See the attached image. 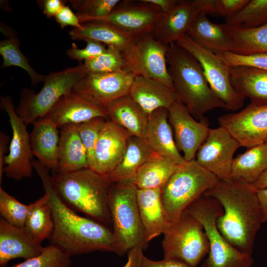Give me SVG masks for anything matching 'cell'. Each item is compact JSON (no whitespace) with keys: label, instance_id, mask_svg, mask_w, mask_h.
Returning <instances> with one entry per match:
<instances>
[{"label":"cell","instance_id":"6da1fadb","mask_svg":"<svg viewBox=\"0 0 267 267\" xmlns=\"http://www.w3.org/2000/svg\"><path fill=\"white\" fill-rule=\"evenodd\" d=\"M32 164L45 192L49 194L51 205L53 227L48 239L50 244L70 257L96 251L118 254L113 232L102 223L76 214L54 190L49 170L38 160L33 161Z\"/></svg>","mask_w":267,"mask_h":267},{"label":"cell","instance_id":"7a4b0ae2","mask_svg":"<svg viewBox=\"0 0 267 267\" xmlns=\"http://www.w3.org/2000/svg\"><path fill=\"white\" fill-rule=\"evenodd\" d=\"M203 195L215 198L222 207L223 213L217 221L222 236L235 248L252 256L256 237L264 223L252 184L219 180Z\"/></svg>","mask_w":267,"mask_h":267},{"label":"cell","instance_id":"3957f363","mask_svg":"<svg viewBox=\"0 0 267 267\" xmlns=\"http://www.w3.org/2000/svg\"><path fill=\"white\" fill-rule=\"evenodd\" d=\"M168 70L178 100L196 120L216 108L227 110L211 89L197 59L176 43L169 45Z\"/></svg>","mask_w":267,"mask_h":267},{"label":"cell","instance_id":"277c9868","mask_svg":"<svg viewBox=\"0 0 267 267\" xmlns=\"http://www.w3.org/2000/svg\"><path fill=\"white\" fill-rule=\"evenodd\" d=\"M52 187L70 208L93 218L98 222L112 223L108 199L111 183L106 176L89 168L50 176Z\"/></svg>","mask_w":267,"mask_h":267},{"label":"cell","instance_id":"5b68a950","mask_svg":"<svg viewBox=\"0 0 267 267\" xmlns=\"http://www.w3.org/2000/svg\"><path fill=\"white\" fill-rule=\"evenodd\" d=\"M137 189L132 180L113 183L110 187L108 207L120 255L136 247L145 249L148 243L139 213Z\"/></svg>","mask_w":267,"mask_h":267},{"label":"cell","instance_id":"8992f818","mask_svg":"<svg viewBox=\"0 0 267 267\" xmlns=\"http://www.w3.org/2000/svg\"><path fill=\"white\" fill-rule=\"evenodd\" d=\"M202 225L209 243L208 256L201 267H251L252 255L232 246L222 236L217 221L223 213L222 206L215 198L202 195L185 210Z\"/></svg>","mask_w":267,"mask_h":267},{"label":"cell","instance_id":"52a82bcc","mask_svg":"<svg viewBox=\"0 0 267 267\" xmlns=\"http://www.w3.org/2000/svg\"><path fill=\"white\" fill-rule=\"evenodd\" d=\"M220 179L195 159L179 165L161 189V200L170 223L175 222L194 201Z\"/></svg>","mask_w":267,"mask_h":267},{"label":"cell","instance_id":"ba28073f","mask_svg":"<svg viewBox=\"0 0 267 267\" xmlns=\"http://www.w3.org/2000/svg\"><path fill=\"white\" fill-rule=\"evenodd\" d=\"M87 71L84 63L51 73L45 77L42 89L36 93L26 89L21 93L16 112L27 125L43 118L64 95L72 91Z\"/></svg>","mask_w":267,"mask_h":267},{"label":"cell","instance_id":"9c48e42d","mask_svg":"<svg viewBox=\"0 0 267 267\" xmlns=\"http://www.w3.org/2000/svg\"><path fill=\"white\" fill-rule=\"evenodd\" d=\"M164 259L182 262L196 267L209 252V243L201 223L185 210L164 232Z\"/></svg>","mask_w":267,"mask_h":267},{"label":"cell","instance_id":"30bf717a","mask_svg":"<svg viewBox=\"0 0 267 267\" xmlns=\"http://www.w3.org/2000/svg\"><path fill=\"white\" fill-rule=\"evenodd\" d=\"M168 47L155 39L151 33L137 35L122 51L126 70L135 76L160 81L174 89L167 63Z\"/></svg>","mask_w":267,"mask_h":267},{"label":"cell","instance_id":"8fae6325","mask_svg":"<svg viewBox=\"0 0 267 267\" xmlns=\"http://www.w3.org/2000/svg\"><path fill=\"white\" fill-rule=\"evenodd\" d=\"M176 44L199 61L211 89L225 104L227 110L235 111L243 107L245 98L234 89L231 83L230 67L218 54L198 44L187 34Z\"/></svg>","mask_w":267,"mask_h":267},{"label":"cell","instance_id":"7c38bea8","mask_svg":"<svg viewBox=\"0 0 267 267\" xmlns=\"http://www.w3.org/2000/svg\"><path fill=\"white\" fill-rule=\"evenodd\" d=\"M241 147L238 141L223 127L210 129L198 149L195 159L220 180L231 183L234 154Z\"/></svg>","mask_w":267,"mask_h":267},{"label":"cell","instance_id":"4fadbf2b","mask_svg":"<svg viewBox=\"0 0 267 267\" xmlns=\"http://www.w3.org/2000/svg\"><path fill=\"white\" fill-rule=\"evenodd\" d=\"M0 100L8 114L12 130L9 152L4 158L3 173L7 178L16 180L31 178L33 154L27 125L18 116L9 97L2 96Z\"/></svg>","mask_w":267,"mask_h":267},{"label":"cell","instance_id":"5bb4252c","mask_svg":"<svg viewBox=\"0 0 267 267\" xmlns=\"http://www.w3.org/2000/svg\"><path fill=\"white\" fill-rule=\"evenodd\" d=\"M135 77L126 70L108 73L87 72L73 90L105 109L112 102L129 94Z\"/></svg>","mask_w":267,"mask_h":267},{"label":"cell","instance_id":"9a60e30c","mask_svg":"<svg viewBox=\"0 0 267 267\" xmlns=\"http://www.w3.org/2000/svg\"><path fill=\"white\" fill-rule=\"evenodd\" d=\"M218 121L241 147L249 148L264 143L267 138V102L250 103L240 111L220 116Z\"/></svg>","mask_w":267,"mask_h":267},{"label":"cell","instance_id":"2e32d148","mask_svg":"<svg viewBox=\"0 0 267 267\" xmlns=\"http://www.w3.org/2000/svg\"><path fill=\"white\" fill-rule=\"evenodd\" d=\"M168 119L178 149L183 153L186 161L195 159L209 134L210 128L207 121L203 117L198 121L179 100L168 109Z\"/></svg>","mask_w":267,"mask_h":267},{"label":"cell","instance_id":"e0dca14e","mask_svg":"<svg viewBox=\"0 0 267 267\" xmlns=\"http://www.w3.org/2000/svg\"><path fill=\"white\" fill-rule=\"evenodd\" d=\"M163 13L158 6L143 0H123L108 15L88 21L105 22L126 32L140 35L151 33Z\"/></svg>","mask_w":267,"mask_h":267},{"label":"cell","instance_id":"ac0fdd59","mask_svg":"<svg viewBox=\"0 0 267 267\" xmlns=\"http://www.w3.org/2000/svg\"><path fill=\"white\" fill-rule=\"evenodd\" d=\"M131 136L107 120L98 137L90 169L102 176L109 175L120 162Z\"/></svg>","mask_w":267,"mask_h":267},{"label":"cell","instance_id":"d6986e66","mask_svg":"<svg viewBox=\"0 0 267 267\" xmlns=\"http://www.w3.org/2000/svg\"><path fill=\"white\" fill-rule=\"evenodd\" d=\"M42 242L25 227H18L0 219V266L14 259L27 260L40 255L44 250Z\"/></svg>","mask_w":267,"mask_h":267},{"label":"cell","instance_id":"ffe728a7","mask_svg":"<svg viewBox=\"0 0 267 267\" xmlns=\"http://www.w3.org/2000/svg\"><path fill=\"white\" fill-rule=\"evenodd\" d=\"M44 117L60 128L68 125H80L97 117L108 119L105 109L73 90L62 96Z\"/></svg>","mask_w":267,"mask_h":267},{"label":"cell","instance_id":"44dd1931","mask_svg":"<svg viewBox=\"0 0 267 267\" xmlns=\"http://www.w3.org/2000/svg\"><path fill=\"white\" fill-rule=\"evenodd\" d=\"M199 13L194 0H179L170 11L163 13L151 34L165 45L176 43L187 34Z\"/></svg>","mask_w":267,"mask_h":267},{"label":"cell","instance_id":"7402d4cb","mask_svg":"<svg viewBox=\"0 0 267 267\" xmlns=\"http://www.w3.org/2000/svg\"><path fill=\"white\" fill-rule=\"evenodd\" d=\"M144 140L153 152L170 158L178 165L186 162L176 146L168 109H158L149 115Z\"/></svg>","mask_w":267,"mask_h":267},{"label":"cell","instance_id":"603a6c76","mask_svg":"<svg viewBox=\"0 0 267 267\" xmlns=\"http://www.w3.org/2000/svg\"><path fill=\"white\" fill-rule=\"evenodd\" d=\"M129 95L149 115L160 108L169 109L178 100L174 89L163 82L135 76Z\"/></svg>","mask_w":267,"mask_h":267},{"label":"cell","instance_id":"cb8c5ba5","mask_svg":"<svg viewBox=\"0 0 267 267\" xmlns=\"http://www.w3.org/2000/svg\"><path fill=\"white\" fill-rule=\"evenodd\" d=\"M33 124L30 135L33 154L48 170L56 171L59 161L58 128L45 117L37 120Z\"/></svg>","mask_w":267,"mask_h":267},{"label":"cell","instance_id":"d4e9b609","mask_svg":"<svg viewBox=\"0 0 267 267\" xmlns=\"http://www.w3.org/2000/svg\"><path fill=\"white\" fill-rule=\"evenodd\" d=\"M161 189H137L139 213L148 242L163 234L170 224L162 202Z\"/></svg>","mask_w":267,"mask_h":267},{"label":"cell","instance_id":"484cf974","mask_svg":"<svg viewBox=\"0 0 267 267\" xmlns=\"http://www.w3.org/2000/svg\"><path fill=\"white\" fill-rule=\"evenodd\" d=\"M186 34L198 44L217 54L233 52V40L224 24L213 23L205 13L197 15Z\"/></svg>","mask_w":267,"mask_h":267},{"label":"cell","instance_id":"4316f807","mask_svg":"<svg viewBox=\"0 0 267 267\" xmlns=\"http://www.w3.org/2000/svg\"><path fill=\"white\" fill-rule=\"evenodd\" d=\"M105 110L108 120L124 129L131 135L144 139L149 114L129 94L112 102Z\"/></svg>","mask_w":267,"mask_h":267},{"label":"cell","instance_id":"83f0119b","mask_svg":"<svg viewBox=\"0 0 267 267\" xmlns=\"http://www.w3.org/2000/svg\"><path fill=\"white\" fill-rule=\"evenodd\" d=\"M59 161L55 173H68L89 168L86 149L79 134L78 125L61 128Z\"/></svg>","mask_w":267,"mask_h":267},{"label":"cell","instance_id":"f1b7e54d","mask_svg":"<svg viewBox=\"0 0 267 267\" xmlns=\"http://www.w3.org/2000/svg\"><path fill=\"white\" fill-rule=\"evenodd\" d=\"M82 25L81 29L73 28L70 31L72 39L83 41L93 40L122 52L135 41L137 36L102 21H91Z\"/></svg>","mask_w":267,"mask_h":267},{"label":"cell","instance_id":"f546056e","mask_svg":"<svg viewBox=\"0 0 267 267\" xmlns=\"http://www.w3.org/2000/svg\"><path fill=\"white\" fill-rule=\"evenodd\" d=\"M232 86L251 103L267 102V70L246 66L230 67Z\"/></svg>","mask_w":267,"mask_h":267},{"label":"cell","instance_id":"4dcf8cb0","mask_svg":"<svg viewBox=\"0 0 267 267\" xmlns=\"http://www.w3.org/2000/svg\"><path fill=\"white\" fill-rule=\"evenodd\" d=\"M179 165L173 160L153 152L140 167L133 181L137 188H162Z\"/></svg>","mask_w":267,"mask_h":267},{"label":"cell","instance_id":"1f68e13d","mask_svg":"<svg viewBox=\"0 0 267 267\" xmlns=\"http://www.w3.org/2000/svg\"><path fill=\"white\" fill-rule=\"evenodd\" d=\"M267 169V144L247 148L234 158L232 166L233 181L253 184Z\"/></svg>","mask_w":267,"mask_h":267},{"label":"cell","instance_id":"d6a6232c","mask_svg":"<svg viewBox=\"0 0 267 267\" xmlns=\"http://www.w3.org/2000/svg\"><path fill=\"white\" fill-rule=\"evenodd\" d=\"M152 153L144 140L131 135L120 162L109 175L106 176L111 183L133 180L138 169Z\"/></svg>","mask_w":267,"mask_h":267},{"label":"cell","instance_id":"836d02e7","mask_svg":"<svg viewBox=\"0 0 267 267\" xmlns=\"http://www.w3.org/2000/svg\"><path fill=\"white\" fill-rule=\"evenodd\" d=\"M224 24L233 40V52L242 55L267 54V22L251 28Z\"/></svg>","mask_w":267,"mask_h":267},{"label":"cell","instance_id":"e575fe53","mask_svg":"<svg viewBox=\"0 0 267 267\" xmlns=\"http://www.w3.org/2000/svg\"><path fill=\"white\" fill-rule=\"evenodd\" d=\"M24 227L38 240L48 239L53 229L52 208L49 194H44L31 203Z\"/></svg>","mask_w":267,"mask_h":267},{"label":"cell","instance_id":"d590c367","mask_svg":"<svg viewBox=\"0 0 267 267\" xmlns=\"http://www.w3.org/2000/svg\"><path fill=\"white\" fill-rule=\"evenodd\" d=\"M2 31H4V34H7L8 38L0 43V54L3 59L1 67L6 68L13 66L23 69L29 74L33 85L44 82L45 76L37 73L30 66L27 58L19 49L15 36L7 29H2Z\"/></svg>","mask_w":267,"mask_h":267},{"label":"cell","instance_id":"8d00e7d4","mask_svg":"<svg viewBox=\"0 0 267 267\" xmlns=\"http://www.w3.org/2000/svg\"><path fill=\"white\" fill-rule=\"evenodd\" d=\"M226 24L245 28H255L267 22V0H250Z\"/></svg>","mask_w":267,"mask_h":267},{"label":"cell","instance_id":"74e56055","mask_svg":"<svg viewBox=\"0 0 267 267\" xmlns=\"http://www.w3.org/2000/svg\"><path fill=\"white\" fill-rule=\"evenodd\" d=\"M84 65L88 73H108L126 70L122 52L111 46H107L100 55L85 61Z\"/></svg>","mask_w":267,"mask_h":267},{"label":"cell","instance_id":"f35d334b","mask_svg":"<svg viewBox=\"0 0 267 267\" xmlns=\"http://www.w3.org/2000/svg\"><path fill=\"white\" fill-rule=\"evenodd\" d=\"M31 206V203L26 205L20 202L0 187V215L7 222L24 227Z\"/></svg>","mask_w":267,"mask_h":267},{"label":"cell","instance_id":"ab89813d","mask_svg":"<svg viewBox=\"0 0 267 267\" xmlns=\"http://www.w3.org/2000/svg\"><path fill=\"white\" fill-rule=\"evenodd\" d=\"M119 0H70L82 23L90 19L105 16L114 9Z\"/></svg>","mask_w":267,"mask_h":267},{"label":"cell","instance_id":"60d3db41","mask_svg":"<svg viewBox=\"0 0 267 267\" xmlns=\"http://www.w3.org/2000/svg\"><path fill=\"white\" fill-rule=\"evenodd\" d=\"M71 263V257L49 244L36 257L11 267L5 266L0 267H69Z\"/></svg>","mask_w":267,"mask_h":267},{"label":"cell","instance_id":"b9f144b4","mask_svg":"<svg viewBox=\"0 0 267 267\" xmlns=\"http://www.w3.org/2000/svg\"><path fill=\"white\" fill-rule=\"evenodd\" d=\"M106 119L103 117H97L78 125L79 135L87 151L89 169L92 166L98 137Z\"/></svg>","mask_w":267,"mask_h":267},{"label":"cell","instance_id":"7bdbcfd3","mask_svg":"<svg viewBox=\"0 0 267 267\" xmlns=\"http://www.w3.org/2000/svg\"><path fill=\"white\" fill-rule=\"evenodd\" d=\"M218 55L229 67L246 66L267 70V54L266 53L242 55L227 52Z\"/></svg>","mask_w":267,"mask_h":267},{"label":"cell","instance_id":"ee69618b","mask_svg":"<svg viewBox=\"0 0 267 267\" xmlns=\"http://www.w3.org/2000/svg\"><path fill=\"white\" fill-rule=\"evenodd\" d=\"M85 41L87 45L84 48H79L75 43H72L71 47L67 51L68 56L81 63L100 55L107 48L103 44L93 40L87 39Z\"/></svg>","mask_w":267,"mask_h":267},{"label":"cell","instance_id":"f6af8a7d","mask_svg":"<svg viewBox=\"0 0 267 267\" xmlns=\"http://www.w3.org/2000/svg\"><path fill=\"white\" fill-rule=\"evenodd\" d=\"M62 29L71 26L74 28L81 29L82 25L77 14H75L70 7L63 5L54 17Z\"/></svg>","mask_w":267,"mask_h":267},{"label":"cell","instance_id":"bcb514c9","mask_svg":"<svg viewBox=\"0 0 267 267\" xmlns=\"http://www.w3.org/2000/svg\"><path fill=\"white\" fill-rule=\"evenodd\" d=\"M250 0H218L220 15L226 19L240 11Z\"/></svg>","mask_w":267,"mask_h":267},{"label":"cell","instance_id":"7dc6e473","mask_svg":"<svg viewBox=\"0 0 267 267\" xmlns=\"http://www.w3.org/2000/svg\"><path fill=\"white\" fill-rule=\"evenodd\" d=\"M140 267H190L186 264L174 259H164L153 261L143 256Z\"/></svg>","mask_w":267,"mask_h":267},{"label":"cell","instance_id":"c3c4849f","mask_svg":"<svg viewBox=\"0 0 267 267\" xmlns=\"http://www.w3.org/2000/svg\"><path fill=\"white\" fill-rule=\"evenodd\" d=\"M200 13L213 15H220L218 0H194Z\"/></svg>","mask_w":267,"mask_h":267},{"label":"cell","instance_id":"681fc988","mask_svg":"<svg viewBox=\"0 0 267 267\" xmlns=\"http://www.w3.org/2000/svg\"><path fill=\"white\" fill-rule=\"evenodd\" d=\"M44 14L48 18L55 17L56 13L64 4L61 0H45L42 1Z\"/></svg>","mask_w":267,"mask_h":267},{"label":"cell","instance_id":"f907efd6","mask_svg":"<svg viewBox=\"0 0 267 267\" xmlns=\"http://www.w3.org/2000/svg\"><path fill=\"white\" fill-rule=\"evenodd\" d=\"M143 249L136 247L128 251V260L122 267H140L143 256Z\"/></svg>","mask_w":267,"mask_h":267},{"label":"cell","instance_id":"816d5d0a","mask_svg":"<svg viewBox=\"0 0 267 267\" xmlns=\"http://www.w3.org/2000/svg\"><path fill=\"white\" fill-rule=\"evenodd\" d=\"M9 140L8 136L4 133L0 132V182L3 174L4 168V154L6 152V146Z\"/></svg>","mask_w":267,"mask_h":267},{"label":"cell","instance_id":"f5cc1de1","mask_svg":"<svg viewBox=\"0 0 267 267\" xmlns=\"http://www.w3.org/2000/svg\"><path fill=\"white\" fill-rule=\"evenodd\" d=\"M144 1L158 6L163 13H166L172 9L179 1V0H143Z\"/></svg>","mask_w":267,"mask_h":267},{"label":"cell","instance_id":"db71d44e","mask_svg":"<svg viewBox=\"0 0 267 267\" xmlns=\"http://www.w3.org/2000/svg\"><path fill=\"white\" fill-rule=\"evenodd\" d=\"M257 194L265 222H267V188L257 190Z\"/></svg>","mask_w":267,"mask_h":267},{"label":"cell","instance_id":"11a10c76","mask_svg":"<svg viewBox=\"0 0 267 267\" xmlns=\"http://www.w3.org/2000/svg\"><path fill=\"white\" fill-rule=\"evenodd\" d=\"M252 185L256 190L267 188V169Z\"/></svg>","mask_w":267,"mask_h":267},{"label":"cell","instance_id":"9f6ffc18","mask_svg":"<svg viewBox=\"0 0 267 267\" xmlns=\"http://www.w3.org/2000/svg\"><path fill=\"white\" fill-rule=\"evenodd\" d=\"M265 143H266V144H267V138L266 140H265Z\"/></svg>","mask_w":267,"mask_h":267}]
</instances>
